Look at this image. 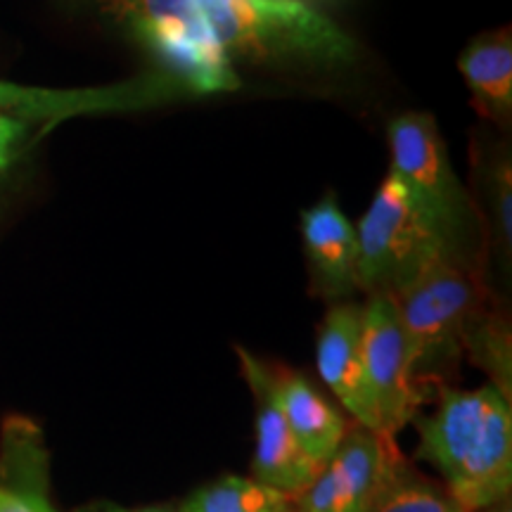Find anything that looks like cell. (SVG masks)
I'll return each mask as SVG.
<instances>
[{
	"mask_svg": "<svg viewBox=\"0 0 512 512\" xmlns=\"http://www.w3.org/2000/svg\"><path fill=\"white\" fill-rule=\"evenodd\" d=\"M420 456L439 470L444 489L465 512H479L512 491V408L494 384L439 392L418 418Z\"/></svg>",
	"mask_w": 512,
	"mask_h": 512,
	"instance_id": "6da1fadb",
	"label": "cell"
},
{
	"mask_svg": "<svg viewBox=\"0 0 512 512\" xmlns=\"http://www.w3.org/2000/svg\"><path fill=\"white\" fill-rule=\"evenodd\" d=\"M392 169L408 197L430 223L451 261L484 275L489 233L475 192L453 169L437 119L425 112H403L389 124Z\"/></svg>",
	"mask_w": 512,
	"mask_h": 512,
	"instance_id": "7a4b0ae2",
	"label": "cell"
},
{
	"mask_svg": "<svg viewBox=\"0 0 512 512\" xmlns=\"http://www.w3.org/2000/svg\"><path fill=\"white\" fill-rule=\"evenodd\" d=\"M230 62L335 67L356 57L349 34L302 0H200Z\"/></svg>",
	"mask_w": 512,
	"mask_h": 512,
	"instance_id": "3957f363",
	"label": "cell"
},
{
	"mask_svg": "<svg viewBox=\"0 0 512 512\" xmlns=\"http://www.w3.org/2000/svg\"><path fill=\"white\" fill-rule=\"evenodd\" d=\"M131 36L155 57L159 72L190 95L233 93L240 76L211 29L200 0H114Z\"/></svg>",
	"mask_w": 512,
	"mask_h": 512,
	"instance_id": "277c9868",
	"label": "cell"
},
{
	"mask_svg": "<svg viewBox=\"0 0 512 512\" xmlns=\"http://www.w3.org/2000/svg\"><path fill=\"white\" fill-rule=\"evenodd\" d=\"M394 302L411 347L413 373L425 387V377L451 368L463 354L467 325L491 302V294L482 273L441 259Z\"/></svg>",
	"mask_w": 512,
	"mask_h": 512,
	"instance_id": "5b68a950",
	"label": "cell"
},
{
	"mask_svg": "<svg viewBox=\"0 0 512 512\" xmlns=\"http://www.w3.org/2000/svg\"><path fill=\"white\" fill-rule=\"evenodd\" d=\"M356 240L358 290L368 297H396L427 268L448 259L437 233L422 219L394 174H387L377 188L356 226Z\"/></svg>",
	"mask_w": 512,
	"mask_h": 512,
	"instance_id": "8992f818",
	"label": "cell"
},
{
	"mask_svg": "<svg viewBox=\"0 0 512 512\" xmlns=\"http://www.w3.org/2000/svg\"><path fill=\"white\" fill-rule=\"evenodd\" d=\"M183 98H190V93L159 69L105 88H76V91L0 81V114H8L29 126H57L60 121L95 117V114L140 112Z\"/></svg>",
	"mask_w": 512,
	"mask_h": 512,
	"instance_id": "52a82bcc",
	"label": "cell"
},
{
	"mask_svg": "<svg viewBox=\"0 0 512 512\" xmlns=\"http://www.w3.org/2000/svg\"><path fill=\"white\" fill-rule=\"evenodd\" d=\"M363 311V363L370 394H373L380 430L394 439L418 413L425 401V387L413 373L411 347L403 330L394 297H368Z\"/></svg>",
	"mask_w": 512,
	"mask_h": 512,
	"instance_id": "ba28073f",
	"label": "cell"
},
{
	"mask_svg": "<svg viewBox=\"0 0 512 512\" xmlns=\"http://www.w3.org/2000/svg\"><path fill=\"white\" fill-rule=\"evenodd\" d=\"M242 375L254 394L256 403V444L252 460V477L271 486L287 498L302 494L325 465H318L302 451L292 437L290 427L273 399L271 366L238 347Z\"/></svg>",
	"mask_w": 512,
	"mask_h": 512,
	"instance_id": "9c48e42d",
	"label": "cell"
},
{
	"mask_svg": "<svg viewBox=\"0 0 512 512\" xmlns=\"http://www.w3.org/2000/svg\"><path fill=\"white\" fill-rule=\"evenodd\" d=\"M363 311L358 304L337 302L318 328V373L356 425L382 434L363 363Z\"/></svg>",
	"mask_w": 512,
	"mask_h": 512,
	"instance_id": "30bf717a",
	"label": "cell"
},
{
	"mask_svg": "<svg viewBox=\"0 0 512 512\" xmlns=\"http://www.w3.org/2000/svg\"><path fill=\"white\" fill-rule=\"evenodd\" d=\"M302 240L311 290L318 297L337 304L358 292L356 226L332 192L302 214Z\"/></svg>",
	"mask_w": 512,
	"mask_h": 512,
	"instance_id": "8fae6325",
	"label": "cell"
},
{
	"mask_svg": "<svg viewBox=\"0 0 512 512\" xmlns=\"http://www.w3.org/2000/svg\"><path fill=\"white\" fill-rule=\"evenodd\" d=\"M271 389L294 441L318 465L328 463L349 430L344 415L294 370L271 366Z\"/></svg>",
	"mask_w": 512,
	"mask_h": 512,
	"instance_id": "7c38bea8",
	"label": "cell"
},
{
	"mask_svg": "<svg viewBox=\"0 0 512 512\" xmlns=\"http://www.w3.org/2000/svg\"><path fill=\"white\" fill-rule=\"evenodd\" d=\"M460 76L470 88L479 117L498 128L512 121V34L496 29L467 43L458 60Z\"/></svg>",
	"mask_w": 512,
	"mask_h": 512,
	"instance_id": "4fadbf2b",
	"label": "cell"
},
{
	"mask_svg": "<svg viewBox=\"0 0 512 512\" xmlns=\"http://www.w3.org/2000/svg\"><path fill=\"white\" fill-rule=\"evenodd\" d=\"M399 453L394 448V439L377 434L366 427H349L344 439L339 441L337 451L328 460L332 477L342 491L349 512H368L375 498L380 496L384 482Z\"/></svg>",
	"mask_w": 512,
	"mask_h": 512,
	"instance_id": "5bb4252c",
	"label": "cell"
},
{
	"mask_svg": "<svg viewBox=\"0 0 512 512\" xmlns=\"http://www.w3.org/2000/svg\"><path fill=\"white\" fill-rule=\"evenodd\" d=\"M292 501L254 477L226 475L200 486L178 512H287Z\"/></svg>",
	"mask_w": 512,
	"mask_h": 512,
	"instance_id": "9a60e30c",
	"label": "cell"
},
{
	"mask_svg": "<svg viewBox=\"0 0 512 512\" xmlns=\"http://www.w3.org/2000/svg\"><path fill=\"white\" fill-rule=\"evenodd\" d=\"M510 328L503 313L491 302L470 320L463 339V354L477 363L484 373L491 375V382L498 392L510 399L512 384V349Z\"/></svg>",
	"mask_w": 512,
	"mask_h": 512,
	"instance_id": "2e32d148",
	"label": "cell"
},
{
	"mask_svg": "<svg viewBox=\"0 0 512 512\" xmlns=\"http://www.w3.org/2000/svg\"><path fill=\"white\" fill-rule=\"evenodd\" d=\"M368 512H465L444 486L408 470L399 458Z\"/></svg>",
	"mask_w": 512,
	"mask_h": 512,
	"instance_id": "e0dca14e",
	"label": "cell"
},
{
	"mask_svg": "<svg viewBox=\"0 0 512 512\" xmlns=\"http://www.w3.org/2000/svg\"><path fill=\"white\" fill-rule=\"evenodd\" d=\"M484 200L489 214H484V226L489 233V252L496 249L498 256L510 261L512 247V166L508 152L496 150L494 155L482 157Z\"/></svg>",
	"mask_w": 512,
	"mask_h": 512,
	"instance_id": "ac0fdd59",
	"label": "cell"
},
{
	"mask_svg": "<svg viewBox=\"0 0 512 512\" xmlns=\"http://www.w3.org/2000/svg\"><path fill=\"white\" fill-rule=\"evenodd\" d=\"M29 124L24 121L12 119L8 114H0V176L10 169V164L15 162L19 150L27 143V131Z\"/></svg>",
	"mask_w": 512,
	"mask_h": 512,
	"instance_id": "d6986e66",
	"label": "cell"
},
{
	"mask_svg": "<svg viewBox=\"0 0 512 512\" xmlns=\"http://www.w3.org/2000/svg\"><path fill=\"white\" fill-rule=\"evenodd\" d=\"M19 501L10 512H55L53 505H50L48 496L43 494L38 486H24V489L17 491Z\"/></svg>",
	"mask_w": 512,
	"mask_h": 512,
	"instance_id": "ffe728a7",
	"label": "cell"
},
{
	"mask_svg": "<svg viewBox=\"0 0 512 512\" xmlns=\"http://www.w3.org/2000/svg\"><path fill=\"white\" fill-rule=\"evenodd\" d=\"M86 512H178V508H169V505H147V508H124V505H100V508L86 510Z\"/></svg>",
	"mask_w": 512,
	"mask_h": 512,
	"instance_id": "44dd1931",
	"label": "cell"
},
{
	"mask_svg": "<svg viewBox=\"0 0 512 512\" xmlns=\"http://www.w3.org/2000/svg\"><path fill=\"white\" fill-rule=\"evenodd\" d=\"M19 501L17 491L8 489V486H0V512H10Z\"/></svg>",
	"mask_w": 512,
	"mask_h": 512,
	"instance_id": "7402d4cb",
	"label": "cell"
},
{
	"mask_svg": "<svg viewBox=\"0 0 512 512\" xmlns=\"http://www.w3.org/2000/svg\"><path fill=\"white\" fill-rule=\"evenodd\" d=\"M479 512H512L510 498H503V501L489 505V508H484V510H479Z\"/></svg>",
	"mask_w": 512,
	"mask_h": 512,
	"instance_id": "603a6c76",
	"label": "cell"
},
{
	"mask_svg": "<svg viewBox=\"0 0 512 512\" xmlns=\"http://www.w3.org/2000/svg\"><path fill=\"white\" fill-rule=\"evenodd\" d=\"M287 512H297V510H294V508H292V505H290V510H287Z\"/></svg>",
	"mask_w": 512,
	"mask_h": 512,
	"instance_id": "cb8c5ba5",
	"label": "cell"
}]
</instances>
